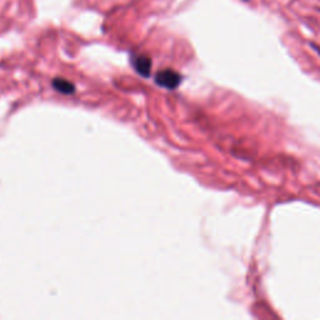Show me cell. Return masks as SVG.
Returning a JSON list of instances; mask_svg holds the SVG:
<instances>
[{
    "mask_svg": "<svg viewBox=\"0 0 320 320\" xmlns=\"http://www.w3.org/2000/svg\"><path fill=\"white\" fill-rule=\"evenodd\" d=\"M133 65L135 70L143 77H149L150 69H152V60L145 55H137L133 60Z\"/></svg>",
    "mask_w": 320,
    "mask_h": 320,
    "instance_id": "7a4b0ae2",
    "label": "cell"
},
{
    "mask_svg": "<svg viewBox=\"0 0 320 320\" xmlns=\"http://www.w3.org/2000/svg\"><path fill=\"white\" fill-rule=\"evenodd\" d=\"M53 86L57 89L58 92L63 93V94H73L74 93V85L72 83H69L68 80L54 79Z\"/></svg>",
    "mask_w": 320,
    "mask_h": 320,
    "instance_id": "3957f363",
    "label": "cell"
},
{
    "mask_svg": "<svg viewBox=\"0 0 320 320\" xmlns=\"http://www.w3.org/2000/svg\"><path fill=\"white\" fill-rule=\"evenodd\" d=\"M155 81L161 88L173 90V89L179 86L180 81H181V77L177 72L172 70V69H165V70H161V72L158 73L157 77H155Z\"/></svg>",
    "mask_w": 320,
    "mask_h": 320,
    "instance_id": "6da1fadb",
    "label": "cell"
}]
</instances>
